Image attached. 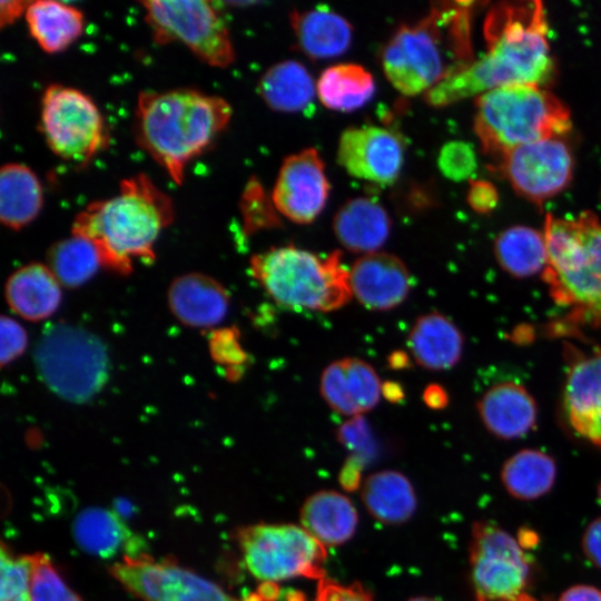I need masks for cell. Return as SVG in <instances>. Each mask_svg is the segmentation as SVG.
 Instances as JSON below:
<instances>
[{"label": "cell", "mask_w": 601, "mask_h": 601, "mask_svg": "<svg viewBox=\"0 0 601 601\" xmlns=\"http://www.w3.org/2000/svg\"><path fill=\"white\" fill-rule=\"evenodd\" d=\"M484 37L486 51L424 93L428 105L444 107L504 86L543 87L552 80L555 65L542 2L496 3L485 17Z\"/></svg>", "instance_id": "6da1fadb"}, {"label": "cell", "mask_w": 601, "mask_h": 601, "mask_svg": "<svg viewBox=\"0 0 601 601\" xmlns=\"http://www.w3.org/2000/svg\"><path fill=\"white\" fill-rule=\"evenodd\" d=\"M231 114L224 98L199 90H145L137 98L135 138L171 180L181 185L186 166L213 145Z\"/></svg>", "instance_id": "7a4b0ae2"}, {"label": "cell", "mask_w": 601, "mask_h": 601, "mask_svg": "<svg viewBox=\"0 0 601 601\" xmlns=\"http://www.w3.org/2000/svg\"><path fill=\"white\" fill-rule=\"evenodd\" d=\"M174 216L170 196L139 173L122 179L116 196L88 204L75 217L71 235L90 240L102 266L128 274L134 259L154 260L155 244Z\"/></svg>", "instance_id": "3957f363"}, {"label": "cell", "mask_w": 601, "mask_h": 601, "mask_svg": "<svg viewBox=\"0 0 601 601\" xmlns=\"http://www.w3.org/2000/svg\"><path fill=\"white\" fill-rule=\"evenodd\" d=\"M472 7L473 2H440L418 22L395 31L383 49L382 66L396 90L426 93L473 60Z\"/></svg>", "instance_id": "277c9868"}, {"label": "cell", "mask_w": 601, "mask_h": 601, "mask_svg": "<svg viewBox=\"0 0 601 601\" xmlns=\"http://www.w3.org/2000/svg\"><path fill=\"white\" fill-rule=\"evenodd\" d=\"M543 280L553 300L580 323L601 326V221L591 211L545 217Z\"/></svg>", "instance_id": "5b68a950"}, {"label": "cell", "mask_w": 601, "mask_h": 601, "mask_svg": "<svg viewBox=\"0 0 601 601\" xmlns=\"http://www.w3.org/2000/svg\"><path fill=\"white\" fill-rule=\"evenodd\" d=\"M572 127L569 108L543 87L512 85L475 99L474 131L483 151L501 158L515 147L561 137Z\"/></svg>", "instance_id": "8992f818"}, {"label": "cell", "mask_w": 601, "mask_h": 601, "mask_svg": "<svg viewBox=\"0 0 601 601\" xmlns=\"http://www.w3.org/2000/svg\"><path fill=\"white\" fill-rule=\"evenodd\" d=\"M249 265L252 276L284 307L333 312L353 296L339 250L322 257L294 245L274 247L254 255Z\"/></svg>", "instance_id": "52a82bcc"}, {"label": "cell", "mask_w": 601, "mask_h": 601, "mask_svg": "<svg viewBox=\"0 0 601 601\" xmlns=\"http://www.w3.org/2000/svg\"><path fill=\"white\" fill-rule=\"evenodd\" d=\"M36 365L51 391L65 400L81 402L101 388L108 358L95 335L79 327L58 325L40 339Z\"/></svg>", "instance_id": "ba28073f"}, {"label": "cell", "mask_w": 601, "mask_h": 601, "mask_svg": "<svg viewBox=\"0 0 601 601\" xmlns=\"http://www.w3.org/2000/svg\"><path fill=\"white\" fill-rule=\"evenodd\" d=\"M238 543L248 571L266 584L299 577L325 578V546L303 526L249 525L239 531Z\"/></svg>", "instance_id": "9c48e42d"}, {"label": "cell", "mask_w": 601, "mask_h": 601, "mask_svg": "<svg viewBox=\"0 0 601 601\" xmlns=\"http://www.w3.org/2000/svg\"><path fill=\"white\" fill-rule=\"evenodd\" d=\"M155 42H180L203 62L226 68L235 51L228 27L213 2L203 0L142 1Z\"/></svg>", "instance_id": "30bf717a"}, {"label": "cell", "mask_w": 601, "mask_h": 601, "mask_svg": "<svg viewBox=\"0 0 601 601\" xmlns=\"http://www.w3.org/2000/svg\"><path fill=\"white\" fill-rule=\"evenodd\" d=\"M40 129L55 155L80 166L108 144L104 118L92 99L60 83L45 89Z\"/></svg>", "instance_id": "8fae6325"}, {"label": "cell", "mask_w": 601, "mask_h": 601, "mask_svg": "<svg viewBox=\"0 0 601 601\" xmlns=\"http://www.w3.org/2000/svg\"><path fill=\"white\" fill-rule=\"evenodd\" d=\"M475 601H506L522 594L529 579L528 559L518 541L490 522H477L470 544Z\"/></svg>", "instance_id": "7c38bea8"}, {"label": "cell", "mask_w": 601, "mask_h": 601, "mask_svg": "<svg viewBox=\"0 0 601 601\" xmlns=\"http://www.w3.org/2000/svg\"><path fill=\"white\" fill-rule=\"evenodd\" d=\"M114 578L140 601H245L216 583L169 561L126 555L110 568ZM264 590L246 601H265Z\"/></svg>", "instance_id": "4fadbf2b"}, {"label": "cell", "mask_w": 601, "mask_h": 601, "mask_svg": "<svg viewBox=\"0 0 601 601\" xmlns=\"http://www.w3.org/2000/svg\"><path fill=\"white\" fill-rule=\"evenodd\" d=\"M500 160V170L513 189L535 204L565 189L573 175V155L561 137L515 147Z\"/></svg>", "instance_id": "5bb4252c"}, {"label": "cell", "mask_w": 601, "mask_h": 601, "mask_svg": "<svg viewBox=\"0 0 601 601\" xmlns=\"http://www.w3.org/2000/svg\"><path fill=\"white\" fill-rule=\"evenodd\" d=\"M329 189L319 154L308 148L284 160L272 193V201L276 210L289 220L309 224L325 207Z\"/></svg>", "instance_id": "9a60e30c"}, {"label": "cell", "mask_w": 601, "mask_h": 601, "mask_svg": "<svg viewBox=\"0 0 601 601\" xmlns=\"http://www.w3.org/2000/svg\"><path fill=\"white\" fill-rule=\"evenodd\" d=\"M337 160L355 178L391 185L401 173L404 147L398 136L386 128L351 127L339 137Z\"/></svg>", "instance_id": "2e32d148"}, {"label": "cell", "mask_w": 601, "mask_h": 601, "mask_svg": "<svg viewBox=\"0 0 601 601\" xmlns=\"http://www.w3.org/2000/svg\"><path fill=\"white\" fill-rule=\"evenodd\" d=\"M563 405L573 430L601 449V351L568 346Z\"/></svg>", "instance_id": "e0dca14e"}, {"label": "cell", "mask_w": 601, "mask_h": 601, "mask_svg": "<svg viewBox=\"0 0 601 601\" xmlns=\"http://www.w3.org/2000/svg\"><path fill=\"white\" fill-rule=\"evenodd\" d=\"M348 273L352 295L370 311L385 312L400 306L412 286L405 263L385 252L362 255Z\"/></svg>", "instance_id": "ac0fdd59"}, {"label": "cell", "mask_w": 601, "mask_h": 601, "mask_svg": "<svg viewBox=\"0 0 601 601\" xmlns=\"http://www.w3.org/2000/svg\"><path fill=\"white\" fill-rule=\"evenodd\" d=\"M319 391L334 412L357 417L377 405L382 382L367 362L357 357H344L325 367L321 375Z\"/></svg>", "instance_id": "d6986e66"}, {"label": "cell", "mask_w": 601, "mask_h": 601, "mask_svg": "<svg viewBox=\"0 0 601 601\" xmlns=\"http://www.w3.org/2000/svg\"><path fill=\"white\" fill-rule=\"evenodd\" d=\"M167 296L171 313L189 327H214L228 313V292L218 280L204 274L190 273L177 277L170 284Z\"/></svg>", "instance_id": "ffe728a7"}, {"label": "cell", "mask_w": 601, "mask_h": 601, "mask_svg": "<svg viewBox=\"0 0 601 601\" xmlns=\"http://www.w3.org/2000/svg\"><path fill=\"white\" fill-rule=\"evenodd\" d=\"M485 427L502 439H516L533 428L538 408L528 390L514 382L492 385L477 402Z\"/></svg>", "instance_id": "44dd1931"}, {"label": "cell", "mask_w": 601, "mask_h": 601, "mask_svg": "<svg viewBox=\"0 0 601 601\" xmlns=\"http://www.w3.org/2000/svg\"><path fill=\"white\" fill-rule=\"evenodd\" d=\"M333 230L341 245L363 255L378 252L391 231L385 208L368 197L347 200L336 213Z\"/></svg>", "instance_id": "7402d4cb"}, {"label": "cell", "mask_w": 601, "mask_h": 601, "mask_svg": "<svg viewBox=\"0 0 601 601\" xmlns=\"http://www.w3.org/2000/svg\"><path fill=\"white\" fill-rule=\"evenodd\" d=\"M407 346L420 366L430 371H443L460 361L463 335L449 317L431 312L416 318L407 336Z\"/></svg>", "instance_id": "603a6c76"}, {"label": "cell", "mask_w": 601, "mask_h": 601, "mask_svg": "<svg viewBox=\"0 0 601 601\" xmlns=\"http://www.w3.org/2000/svg\"><path fill=\"white\" fill-rule=\"evenodd\" d=\"M4 293L11 311L31 322L50 317L61 302V284L48 265L40 263L13 272Z\"/></svg>", "instance_id": "cb8c5ba5"}, {"label": "cell", "mask_w": 601, "mask_h": 601, "mask_svg": "<svg viewBox=\"0 0 601 601\" xmlns=\"http://www.w3.org/2000/svg\"><path fill=\"white\" fill-rule=\"evenodd\" d=\"M292 27L300 50L312 59H328L344 53L352 42L349 22L326 7L290 14Z\"/></svg>", "instance_id": "d4e9b609"}, {"label": "cell", "mask_w": 601, "mask_h": 601, "mask_svg": "<svg viewBox=\"0 0 601 601\" xmlns=\"http://www.w3.org/2000/svg\"><path fill=\"white\" fill-rule=\"evenodd\" d=\"M302 526L325 545H339L355 533L358 515L354 504L336 491H318L300 510Z\"/></svg>", "instance_id": "484cf974"}, {"label": "cell", "mask_w": 601, "mask_h": 601, "mask_svg": "<svg viewBox=\"0 0 601 601\" xmlns=\"http://www.w3.org/2000/svg\"><path fill=\"white\" fill-rule=\"evenodd\" d=\"M24 18L31 37L48 53L63 51L85 29L79 9L53 0L31 1Z\"/></svg>", "instance_id": "4316f807"}, {"label": "cell", "mask_w": 601, "mask_h": 601, "mask_svg": "<svg viewBox=\"0 0 601 601\" xmlns=\"http://www.w3.org/2000/svg\"><path fill=\"white\" fill-rule=\"evenodd\" d=\"M43 204L41 184L26 165L8 162L0 170V220L18 230L30 224Z\"/></svg>", "instance_id": "83f0119b"}, {"label": "cell", "mask_w": 601, "mask_h": 601, "mask_svg": "<svg viewBox=\"0 0 601 601\" xmlns=\"http://www.w3.org/2000/svg\"><path fill=\"white\" fill-rule=\"evenodd\" d=\"M362 500L368 512L385 524L406 522L415 512L417 501L410 480L393 470L371 474L362 487Z\"/></svg>", "instance_id": "f1b7e54d"}, {"label": "cell", "mask_w": 601, "mask_h": 601, "mask_svg": "<svg viewBox=\"0 0 601 601\" xmlns=\"http://www.w3.org/2000/svg\"><path fill=\"white\" fill-rule=\"evenodd\" d=\"M257 89L269 108L283 112L304 110L317 95L313 77L295 60L272 66L260 77Z\"/></svg>", "instance_id": "f546056e"}, {"label": "cell", "mask_w": 601, "mask_h": 601, "mask_svg": "<svg viewBox=\"0 0 601 601\" xmlns=\"http://www.w3.org/2000/svg\"><path fill=\"white\" fill-rule=\"evenodd\" d=\"M321 102L332 110L353 111L367 104L375 92L372 73L357 63L326 68L316 82Z\"/></svg>", "instance_id": "4dcf8cb0"}, {"label": "cell", "mask_w": 601, "mask_h": 601, "mask_svg": "<svg viewBox=\"0 0 601 601\" xmlns=\"http://www.w3.org/2000/svg\"><path fill=\"white\" fill-rule=\"evenodd\" d=\"M494 254L500 266L514 277H529L544 270L548 260L543 233L522 225L499 234Z\"/></svg>", "instance_id": "1f68e13d"}, {"label": "cell", "mask_w": 601, "mask_h": 601, "mask_svg": "<svg viewBox=\"0 0 601 601\" xmlns=\"http://www.w3.org/2000/svg\"><path fill=\"white\" fill-rule=\"evenodd\" d=\"M72 532L83 551L99 558H111L132 542V533L122 520L102 508L82 510L73 521Z\"/></svg>", "instance_id": "d6a6232c"}, {"label": "cell", "mask_w": 601, "mask_h": 601, "mask_svg": "<svg viewBox=\"0 0 601 601\" xmlns=\"http://www.w3.org/2000/svg\"><path fill=\"white\" fill-rule=\"evenodd\" d=\"M556 475L554 460L538 450H522L512 455L501 470L508 492L521 500H533L551 490Z\"/></svg>", "instance_id": "836d02e7"}, {"label": "cell", "mask_w": 601, "mask_h": 601, "mask_svg": "<svg viewBox=\"0 0 601 601\" xmlns=\"http://www.w3.org/2000/svg\"><path fill=\"white\" fill-rule=\"evenodd\" d=\"M99 266L100 255L95 245L79 236L56 243L48 252V267L61 286L76 287L91 278Z\"/></svg>", "instance_id": "e575fe53"}, {"label": "cell", "mask_w": 601, "mask_h": 601, "mask_svg": "<svg viewBox=\"0 0 601 601\" xmlns=\"http://www.w3.org/2000/svg\"><path fill=\"white\" fill-rule=\"evenodd\" d=\"M338 440L352 455L341 472V483L348 490L358 485L362 470L374 455V443L370 428L362 416L345 422L337 433Z\"/></svg>", "instance_id": "d590c367"}, {"label": "cell", "mask_w": 601, "mask_h": 601, "mask_svg": "<svg viewBox=\"0 0 601 601\" xmlns=\"http://www.w3.org/2000/svg\"><path fill=\"white\" fill-rule=\"evenodd\" d=\"M30 597L31 601H82L43 553L31 554Z\"/></svg>", "instance_id": "8d00e7d4"}, {"label": "cell", "mask_w": 601, "mask_h": 601, "mask_svg": "<svg viewBox=\"0 0 601 601\" xmlns=\"http://www.w3.org/2000/svg\"><path fill=\"white\" fill-rule=\"evenodd\" d=\"M30 575L31 554L14 556L2 545L0 601H31Z\"/></svg>", "instance_id": "74e56055"}, {"label": "cell", "mask_w": 601, "mask_h": 601, "mask_svg": "<svg viewBox=\"0 0 601 601\" xmlns=\"http://www.w3.org/2000/svg\"><path fill=\"white\" fill-rule=\"evenodd\" d=\"M243 203L245 226L249 233L278 225L279 220L274 208L265 197L262 186L256 181H250L247 186Z\"/></svg>", "instance_id": "f35d334b"}, {"label": "cell", "mask_w": 601, "mask_h": 601, "mask_svg": "<svg viewBox=\"0 0 601 601\" xmlns=\"http://www.w3.org/2000/svg\"><path fill=\"white\" fill-rule=\"evenodd\" d=\"M437 164L444 176L450 179L461 180L473 173L475 156L467 144L451 141L441 149Z\"/></svg>", "instance_id": "ab89813d"}, {"label": "cell", "mask_w": 601, "mask_h": 601, "mask_svg": "<svg viewBox=\"0 0 601 601\" xmlns=\"http://www.w3.org/2000/svg\"><path fill=\"white\" fill-rule=\"evenodd\" d=\"M28 345V335L24 327L16 319L2 316L1 318V365L17 359Z\"/></svg>", "instance_id": "60d3db41"}, {"label": "cell", "mask_w": 601, "mask_h": 601, "mask_svg": "<svg viewBox=\"0 0 601 601\" xmlns=\"http://www.w3.org/2000/svg\"><path fill=\"white\" fill-rule=\"evenodd\" d=\"M315 601H372L371 594L361 585H345L332 579L318 581Z\"/></svg>", "instance_id": "b9f144b4"}, {"label": "cell", "mask_w": 601, "mask_h": 601, "mask_svg": "<svg viewBox=\"0 0 601 601\" xmlns=\"http://www.w3.org/2000/svg\"><path fill=\"white\" fill-rule=\"evenodd\" d=\"M499 195L495 187L485 180H471L467 191V201L477 213L487 214L497 204Z\"/></svg>", "instance_id": "7bdbcfd3"}, {"label": "cell", "mask_w": 601, "mask_h": 601, "mask_svg": "<svg viewBox=\"0 0 601 601\" xmlns=\"http://www.w3.org/2000/svg\"><path fill=\"white\" fill-rule=\"evenodd\" d=\"M214 356L223 363L239 365L246 355L240 348L234 331H224L213 342Z\"/></svg>", "instance_id": "ee69618b"}, {"label": "cell", "mask_w": 601, "mask_h": 601, "mask_svg": "<svg viewBox=\"0 0 601 601\" xmlns=\"http://www.w3.org/2000/svg\"><path fill=\"white\" fill-rule=\"evenodd\" d=\"M582 548L589 561L601 569V518L595 519L587 528Z\"/></svg>", "instance_id": "f6af8a7d"}, {"label": "cell", "mask_w": 601, "mask_h": 601, "mask_svg": "<svg viewBox=\"0 0 601 601\" xmlns=\"http://www.w3.org/2000/svg\"><path fill=\"white\" fill-rule=\"evenodd\" d=\"M31 1L10 0L0 2V26L11 24L22 13H26Z\"/></svg>", "instance_id": "bcb514c9"}, {"label": "cell", "mask_w": 601, "mask_h": 601, "mask_svg": "<svg viewBox=\"0 0 601 601\" xmlns=\"http://www.w3.org/2000/svg\"><path fill=\"white\" fill-rule=\"evenodd\" d=\"M559 601H601V591L590 585H575L563 592Z\"/></svg>", "instance_id": "7dc6e473"}, {"label": "cell", "mask_w": 601, "mask_h": 601, "mask_svg": "<svg viewBox=\"0 0 601 601\" xmlns=\"http://www.w3.org/2000/svg\"><path fill=\"white\" fill-rule=\"evenodd\" d=\"M423 401L430 408L441 410L446 406L449 398L442 386L431 384L423 392Z\"/></svg>", "instance_id": "c3c4849f"}, {"label": "cell", "mask_w": 601, "mask_h": 601, "mask_svg": "<svg viewBox=\"0 0 601 601\" xmlns=\"http://www.w3.org/2000/svg\"><path fill=\"white\" fill-rule=\"evenodd\" d=\"M382 394L387 401L393 402V403L400 402L404 396L402 386L395 382L383 383Z\"/></svg>", "instance_id": "681fc988"}, {"label": "cell", "mask_w": 601, "mask_h": 601, "mask_svg": "<svg viewBox=\"0 0 601 601\" xmlns=\"http://www.w3.org/2000/svg\"><path fill=\"white\" fill-rule=\"evenodd\" d=\"M388 364L391 365L392 368L407 367L410 364L408 355L401 351L394 352L388 357Z\"/></svg>", "instance_id": "f907efd6"}, {"label": "cell", "mask_w": 601, "mask_h": 601, "mask_svg": "<svg viewBox=\"0 0 601 601\" xmlns=\"http://www.w3.org/2000/svg\"><path fill=\"white\" fill-rule=\"evenodd\" d=\"M506 601H538L533 598H531L530 595L525 594V593H522L513 599H510V600H506Z\"/></svg>", "instance_id": "816d5d0a"}, {"label": "cell", "mask_w": 601, "mask_h": 601, "mask_svg": "<svg viewBox=\"0 0 601 601\" xmlns=\"http://www.w3.org/2000/svg\"><path fill=\"white\" fill-rule=\"evenodd\" d=\"M407 601H437V600L427 598V597H415V598L408 599Z\"/></svg>", "instance_id": "f5cc1de1"}, {"label": "cell", "mask_w": 601, "mask_h": 601, "mask_svg": "<svg viewBox=\"0 0 601 601\" xmlns=\"http://www.w3.org/2000/svg\"><path fill=\"white\" fill-rule=\"evenodd\" d=\"M598 500H599V502L601 504V482H600V484L598 486Z\"/></svg>", "instance_id": "db71d44e"}, {"label": "cell", "mask_w": 601, "mask_h": 601, "mask_svg": "<svg viewBox=\"0 0 601 601\" xmlns=\"http://www.w3.org/2000/svg\"><path fill=\"white\" fill-rule=\"evenodd\" d=\"M294 601H306L302 595H297Z\"/></svg>", "instance_id": "11a10c76"}]
</instances>
